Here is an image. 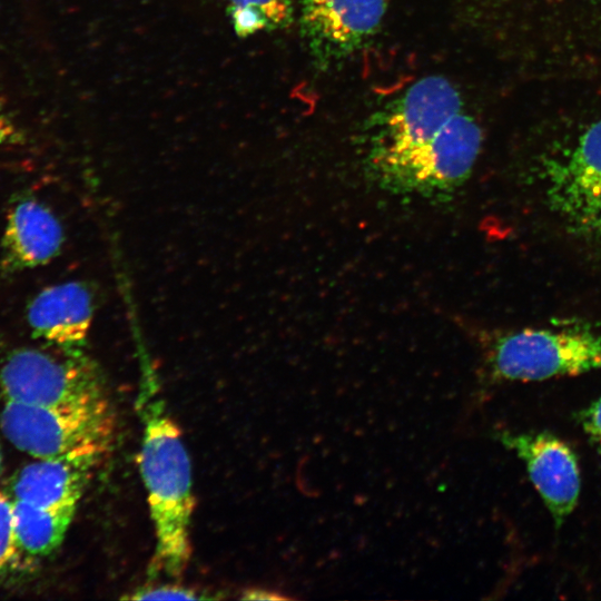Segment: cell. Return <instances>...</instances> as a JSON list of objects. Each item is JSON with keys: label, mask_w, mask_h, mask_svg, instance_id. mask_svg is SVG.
Instances as JSON below:
<instances>
[{"label": "cell", "mask_w": 601, "mask_h": 601, "mask_svg": "<svg viewBox=\"0 0 601 601\" xmlns=\"http://www.w3.org/2000/svg\"><path fill=\"white\" fill-rule=\"evenodd\" d=\"M139 466L156 536L158 570L176 577L191 555L195 508L190 460L176 423L160 400L144 396Z\"/></svg>", "instance_id": "1"}, {"label": "cell", "mask_w": 601, "mask_h": 601, "mask_svg": "<svg viewBox=\"0 0 601 601\" xmlns=\"http://www.w3.org/2000/svg\"><path fill=\"white\" fill-rule=\"evenodd\" d=\"M481 145L480 126L460 112L423 145L364 169L373 183L390 193L447 201L471 176Z\"/></svg>", "instance_id": "2"}, {"label": "cell", "mask_w": 601, "mask_h": 601, "mask_svg": "<svg viewBox=\"0 0 601 601\" xmlns=\"http://www.w3.org/2000/svg\"><path fill=\"white\" fill-rule=\"evenodd\" d=\"M0 428L18 450L45 459L81 450L107 451L114 421L107 398L57 407L6 401Z\"/></svg>", "instance_id": "3"}, {"label": "cell", "mask_w": 601, "mask_h": 601, "mask_svg": "<svg viewBox=\"0 0 601 601\" xmlns=\"http://www.w3.org/2000/svg\"><path fill=\"white\" fill-rule=\"evenodd\" d=\"M461 110V93L447 78H421L367 120L364 166L423 145Z\"/></svg>", "instance_id": "4"}, {"label": "cell", "mask_w": 601, "mask_h": 601, "mask_svg": "<svg viewBox=\"0 0 601 601\" xmlns=\"http://www.w3.org/2000/svg\"><path fill=\"white\" fill-rule=\"evenodd\" d=\"M489 364L495 378L534 382L601 370V336L583 327L525 328L500 337Z\"/></svg>", "instance_id": "5"}, {"label": "cell", "mask_w": 601, "mask_h": 601, "mask_svg": "<svg viewBox=\"0 0 601 601\" xmlns=\"http://www.w3.org/2000/svg\"><path fill=\"white\" fill-rule=\"evenodd\" d=\"M6 401L35 406H71L106 397L96 364L79 349L57 357L36 348L13 351L0 368Z\"/></svg>", "instance_id": "6"}, {"label": "cell", "mask_w": 601, "mask_h": 601, "mask_svg": "<svg viewBox=\"0 0 601 601\" xmlns=\"http://www.w3.org/2000/svg\"><path fill=\"white\" fill-rule=\"evenodd\" d=\"M386 0H303L300 33L317 67L337 65L377 32Z\"/></svg>", "instance_id": "7"}, {"label": "cell", "mask_w": 601, "mask_h": 601, "mask_svg": "<svg viewBox=\"0 0 601 601\" xmlns=\"http://www.w3.org/2000/svg\"><path fill=\"white\" fill-rule=\"evenodd\" d=\"M548 201L568 228L601 236V120L580 137L572 154L548 170Z\"/></svg>", "instance_id": "8"}, {"label": "cell", "mask_w": 601, "mask_h": 601, "mask_svg": "<svg viewBox=\"0 0 601 601\" xmlns=\"http://www.w3.org/2000/svg\"><path fill=\"white\" fill-rule=\"evenodd\" d=\"M497 440L523 461L529 479L560 528L578 504L579 461L573 449L553 433L500 432Z\"/></svg>", "instance_id": "9"}, {"label": "cell", "mask_w": 601, "mask_h": 601, "mask_svg": "<svg viewBox=\"0 0 601 601\" xmlns=\"http://www.w3.org/2000/svg\"><path fill=\"white\" fill-rule=\"evenodd\" d=\"M105 452L90 449L38 459L17 473L14 500L43 508L77 506Z\"/></svg>", "instance_id": "10"}, {"label": "cell", "mask_w": 601, "mask_h": 601, "mask_svg": "<svg viewBox=\"0 0 601 601\" xmlns=\"http://www.w3.org/2000/svg\"><path fill=\"white\" fill-rule=\"evenodd\" d=\"M92 297L79 282L50 286L30 303L27 318L32 334L65 349L83 344L92 319Z\"/></svg>", "instance_id": "11"}, {"label": "cell", "mask_w": 601, "mask_h": 601, "mask_svg": "<svg viewBox=\"0 0 601 601\" xmlns=\"http://www.w3.org/2000/svg\"><path fill=\"white\" fill-rule=\"evenodd\" d=\"M63 240L56 216L41 203L24 199L9 211L2 240V264L7 270L33 268L50 262Z\"/></svg>", "instance_id": "12"}, {"label": "cell", "mask_w": 601, "mask_h": 601, "mask_svg": "<svg viewBox=\"0 0 601 601\" xmlns=\"http://www.w3.org/2000/svg\"><path fill=\"white\" fill-rule=\"evenodd\" d=\"M77 506L43 508L13 500V524L23 554L43 556L63 541Z\"/></svg>", "instance_id": "13"}, {"label": "cell", "mask_w": 601, "mask_h": 601, "mask_svg": "<svg viewBox=\"0 0 601 601\" xmlns=\"http://www.w3.org/2000/svg\"><path fill=\"white\" fill-rule=\"evenodd\" d=\"M13 524V501L0 490V573L13 569L21 555Z\"/></svg>", "instance_id": "14"}, {"label": "cell", "mask_w": 601, "mask_h": 601, "mask_svg": "<svg viewBox=\"0 0 601 601\" xmlns=\"http://www.w3.org/2000/svg\"><path fill=\"white\" fill-rule=\"evenodd\" d=\"M229 16L236 33L240 37H247L265 29L272 30L265 14L254 7L231 4Z\"/></svg>", "instance_id": "15"}, {"label": "cell", "mask_w": 601, "mask_h": 601, "mask_svg": "<svg viewBox=\"0 0 601 601\" xmlns=\"http://www.w3.org/2000/svg\"><path fill=\"white\" fill-rule=\"evenodd\" d=\"M231 4L258 9L268 19L272 30L288 26L293 18L292 0H229Z\"/></svg>", "instance_id": "16"}, {"label": "cell", "mask_w": 601, "mask_h": 601, "mask_svg": "<svg viewBox=\"0 0 601 601\" xmlns=\"http://www.w3.org/2000/svg\"><path fill=\"white\" fill-rule=\"evenodd\" d=\"M128 598L132 600H198L207 597L186 587L168 584L139 589Z\"/></svg>", "instance_id": "17"}, {"label": "cell", "mask_w": 601, "mask_h": 601, "mask_svg": "<svg viewBox=\"0 0 601 601\" xmlns=\"http://www.w3.org/2000/svg\"><path fill=\"white\" fill-rule=\"evenodd\" d=\"M575 420L590 441L601 447V397L580 410Z\"/></svg>", "instance_id": "18"}, {"label": "cell", "mask_w": 601, "mask_h": 601, "mask_svg": "<svg viewBox=\"0 0 601 601\" xmlns=\"http://www.w3.org/2000/svg\"><path fill=\"white\" fill-rule=\"evenodd\" d=\"M21 135L10 109L0 96V146L20 141Z\"/></svg>", "instance_id": "19"}, {"label": "cell", "mask_w": 601, "mask_h": 601, "mask_svg": "<svg viewBox=\"0 0 601 601\" xmlns=\"http://www.w3.org/2000/svg\"><path fill=\"white\" fill-rule=\"evenodd\" d=\"M243 599L248 600H284L287 599V597H284L277 592L263 590V589H253L250 591H246L243 595Z\"/></svg>", "instance_id": "20"}, {"label": "cell", "mask_w": 601, "mask_h": 601, "mask_svg": "<svg viewBox=\"0 0 601 601\" xmlns=\"http://www.w3.org/2000/svg\"><path fill=\"white\" fill-rule=\"evenodd\" d=\"M1 465H2V454H1V449H0V472H1Z\"/></svg>", "instance_id": "21"}]
</instances>
